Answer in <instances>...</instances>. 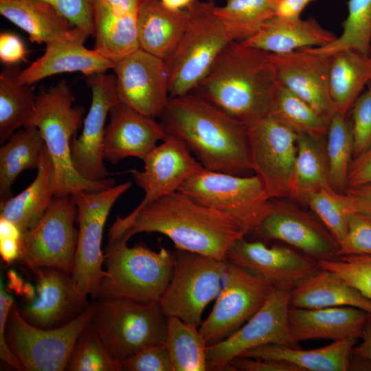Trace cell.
<instances>
[{
  "mask_svg": "<svg viewBox=\"0 0 371 371\" xmlns=\"http://www.w3.org/2000/svg\"><path fill=\"white\" fill-rule=\"evenodd\" d=\"M141 232L168 237L177 249L226 260L227 253L245 236L229 216L199 204L177 190L142 207L124 217L117 216L109 229V240H128Z\"/></svg>",
  "mask_w": 371,
  "mask_h": 371,
  "instance_id": "1",
  "label": "cell"
},
{
  "mask_svg": "<svg viewBox=\"0 0 371 371\" xmlns=\"http://www.w3.org/2000/svg\"><path fill=\"white\" fill-rule=\"evenodd\" d=\"M159 119L167 134L180 139L205 169L253 172L247 126L204 98L192 92L170 97Z\"/></svg>",
  "mask_w": 371,
  "mask_h": 371,
  "instance_id": "2",
  "label": "cell"
},
{
  "mask_svg": "<svg viewBox=\"0 0 371 371\" xmlns=\"http://www.w3.org/2000/svg\"><path fill=\"white\" fill-rule=\"evenodd\" d=\"M277 83L271 53L233 41L191 92L248 126L268 114Z\"/></svg>",
  "mask_w": 371,
  "mask_h": 371,
  "instance_id": "3",
  "label": "cell"
},
{
  "mask_svg": "<svg viewBox=\"0 0 371 371\" xmlns=\"http://www.w3.org/2000/svg\"><path fill=\"white\" fill-rule=\"evenodd\" d=\"M74 98L66 82L41 90L31 126L40 131L54 169L55 196L72 195L80 191H98L115 185L112 178L88 180L76 170L71 144L82 122L85 109L73 106Z\"/></svg>",
  "mask_w": 371,
  "mask_h": 371,
  "instance_id": "4",
  "label": "cell"
},
{
  "mask_svg": "<svg viewBox=\"0 0 371 371\" xmlns=\"http://www.w3.org/2000/svg\"><path fill=\"white\" fill-rule=\"evenodd\" d=\"M127 242L109 240L104 252L105 276L95 297L159 303L172 277L174 251L161 247L155 251L142 242L130 247Z\"/></svg>",
  "mask_w": 371,
  "mask_h": 371,
  "instance_id": "5",
  "label": "cell"
},
{
  "mask_svg": "<svg viewBox=\"0 0 371 371\" xmlns=\"http://www.w3.org/2000/svg\"><path fill=\"white\" fill-rule=\"evenodd\" d=\"M215 7L212 0H195L186 8L190 12L187 27L174 52L164 60L170 97L191 92L233 41L215 14Z\"/></svg>",
  "mask_w": 371,
  "mask_h": 371,
  "instance_id": "6",
  "label": "cell"
},
{
  "mask_svg": "<svg viewBox=\"0 0 371 371\" xmlns=\"http://www.w3.org/2000/svg\"><path fill=\"white\" fill-rule=\"evenodd\" d=\"M91 323L111 357L122 363L142 348L165 344L168 317L159 303L99 299Z\"/></svg>",
  "mask_w": 371,
  "mask_h": 371,
  "instance_id": "7",
  "label": "cell"
},
{
  "mask_svg": "<svg viewBox=\"0 0 371 371\" xmlns=\"http://www.w3.org/2000/svg\"><path fill=\"white\" fill-rule=\"evenodd\" d=\"M179 191L195 202L232 217L245 236L252 233L267 214L270 200L256 175H236L203 168L185 181Z\"/></svg>",
  "mask_w": 371,
  "mask_h": 371,
  "instance_id": "8",
  "label": "cell"
},
{
  "mask_svg": "<svg viewBox=\"0 0 371 371\" xmlns=\"http://www.w3.org/2000/svg\"><path fill=\"white\" fill-rule=\"evenodd\" d=\"M94 311L95 302L65 326L41 328L28 323L14 304L4 323L7 344L25 371L66 370L74 346L91 323Z\"/></svg>",
  "mask_w": 371,
  "mask_h": 371,
  "instance_id": "9",
  "label": "cell"
},
{
  "mask_svg": "<svg viewBox=\"0 0 371 371\" xmlns=\"http://www.w3.org/2000/svg\"><path fill=\"white\" fill-rule=\"evenodd\" d=\"M174 256L172 277L159 303L167 317L199 328L205 306L220 291L227 262L177 249Z\"/></svg>",
  "mask_w": 371,
  "mask_h": 371,
  "instance_id": "10",
  "label": "cell"
},
{
  "mask_svg": "<svg viewBox=\"0 0 371 371\" xmlns=\"http://www.w3.org/2000/svg\"><path fill=\"white\" fill-rule=\"evenodd\" d=\"M132 186L126 181L98 191L73 194L76 205L78 236L71 276L87 295L95 297L105 276L102 240L105 223L117 200Z\"/></svg>",
  "mask_w": 371,
  "mask_h": 371,
  "instance_id": "11",
  "label": "cell"
},
{
  "mask_svg": "<svg viewBox=\"0 0 371 371\" xmlns=\"http://www.w3.org/2000/svg\"><path fill=\"white\" fill-rule=\"evenodd\" d=\"M76 205L71 195L54 196L41 221L22 233L18 260L30 270L54 267L71 275L78 230Z\"/></svg>",
  "mask_w": 371,
  "mask_h": 371,
  "instance_id": "12",
  "label": "cell"
},
{
  "mask_svg": "<svg viewBox=\"0 0 371 371\" xmlns=\"http://www.w3.org/2000/svg\"><path fill=\"white\" fill-rule=\"evenodd\" d=\"M227 262L223 286L199 328L207 346L238 330L262 306L274 286L245 268Z\"/></svg>",
  "mask_w": 371,
  "mask_h": 371,
  "instance_id": "13",
  "label": "cell"
},
{
  "mask_svg": "<svg viewBox=\"0 0 371 371\" xmlns=\"http://www.w3.org/2000/svg\"><path fill=\"white\" fill-rule=\"evenodd\" d=\"M253 172L270 199L290 196L297 133L268 114L247 126Z\"/></svg>",
  "mask_w": 371,
  "mask_h": 371,
  "instance_id": "14",
  "label": "cell"
},
{
  "mask_svg": "<svg viewBox=\"0 0 371 371\" xmlns=\"http://www.w3.org/2000/svg\"><path fill=\"white\" fill-rule=\"evenodd\" d=\"M291 289L273 286L262 306L238 330L225 340L207 346L208 370H227L233 358L262 345L277 344L297 348L288 327Z\"/></svg>",
  "mask_w": 371,
  "mask_h": 371,
  "instance_id": "15",
  "label": "cell"
},
{
  "mask_svg": "<svg viewBox=\"0 0 371 371\" xmlns=\"http://www.w3.org/2000/svg\"><path fill=\"white\" fill-rule=\"evenodd\" d=\"M121 104L148 117H159L168 102V75L164 60L141 48L115 63Z\"/></svg>",
  "mask_w": 371,
  "mask_h": 371,
  "instance_id": "16",
  "label": "cell"
},
{
  "mask_svg": "<svg viewBox=\"0 0 371 371\" xmlns=\"http://www.w3.org/2000/svg\"><path fill=\"white\" fill-rule=\"evenodd\" d=\"M254 232L262 239L284 242L316 260L339 258V244L324 225L280 199H271L267 214Z\"/></svg>",
  "mask_w": 371,
  "mask_h": 371,
  "instance_id": "17",
  "label": "cell"
},
{
  "mask_svg": "<svg viewBox=\"0 0 371 371\" xmlns=\"http://www.w3.org/2000/svg\"><path fill=\"white\" fill-rule=\"evenodd\" d=\"M91 103L80 136L73 138L71 157L77 172L85 179L99 181L111 175L104 164L105 122L110 110L120 103L115 76L105 73L87 76Z\"/></svg>",
  "mask_w": 371,
  "mask_h": 371,
  "instance_id": "18",
  "label": "cell"
},
{
  "mask_svg": "<svg viewBox=\"0 0 371 371\" xmlns=\"http://www.w3.org/2000/svg\"><path fill=\"white\" fill-rule=\"evenodd\" d=\"M36 294L19 311L30 324L41 328L65 326L81 315L91 304L87 295L71 275L54 267L33 270Z\"/></svg>",
  "mask_w": 371,
  "mask_h": 371,
  "instance_id": "19",
  "label": "cell"
},
{
  "mask_svg": "<svg viewBox=\"0 0 371 371\" xmlns=\"http://www.w3.org/2000/svg\"><path fill=\"white\" fill-rule=\"evenodd\" d=\"M226 260L242 267L274 286L292 289L299 280L320 269L317 260L293 249L268 247L262 241L238 239Z\"/></svg>",
  "mask_w": 371,
  "mask_h": 371,
  "instance_id": "20",
  "label": "cell"
},
{
  "mask_svg": "<svg viewBox=\"0 0 371 371\" xmlns=\"http://www.w3.org/2000/svg\"><path fill=\"white\" fill-rule=\"evenodd\" d=\"M143 161V170L128 171L144 192L137 207L177 191L185 181L204 168L180 139L170 135Z\"/></svg>",
  "mask_w": 371,
  "mask_h": 371,
  "instance_id": "21",
  "label": "cell"
},
{
  "mask_svg": "<svg viewBox=\"0 0 371 371\" xmlns=\"http://www.w3.org/2000/svg\"><path fill=\"white\" fill-rule=\"evenodd\" d=\"M278 82L320 114L335 112L329 91L330 56L305 47L289 53L272 54Z\"/></svg>",
  "mask_w": 371,
  "mask_h": 371,
  "instance_id": "22",
  "label": "cell"
},
{
  "mask_svg": "<svg viewBox=\"0 0 371 371\" xmlns=\"http://www.w3.org/2000/svg\"><path fill=\"white\" fill-rule=\"evenodd\" d=\"M90 34L76 27L68 38L45 44V53L23 70H19L17 80L32 84L55 74L80 71L86 76L105 73L113 69L115 63L97 51L89 49L84 43Z\"/></svg>",
  "mask_w": 371,
  "mask_h": 371,
  "instance_id": "23",
  "label": "cell"
},
{
  "mask_svg": "<svg viewBox=\"0 0 371 371\" xmlns=\"http://www.w3.org/2000/svg\"><path fill=\"white\" fill-rule=\"evenodd\" d=\"M109 116V123L105 128L103 157L113 164L127 157L143 160L168 135L155 118L144 115L120 102L110 110Z\"/></svg>",
  "mask_w": 371,
  "mask_h": 371,
  "instance_id": "24",
  "label": "cell"
},
{
  "mask_svg": "<svg viewBox=\"0 0 371 371\" xmlns=\"http://www.w3.org/2000/svg\"><path fill=\"white\" fill-rule=\"evenodd\" d=\"M370 313L352 306L303 308L289 306L288 327L292 341L361 338Z\"/></svg>",
  "mask_w": 371,
  "mask_h": 371,
  "instance_id": "25",
  "label": "cell"
},
{
  "mask_svg": "<svg viewBox=\"0 0 371 371\" xmlns=\"http://www.w3.org/2000/svg\"><path fill=\"white\" fill-rule=\"evenodd\" d=\"M337 36L323 28L313 17L306 19L274 16L268 19L243 44L280 54L305 47H317L332 43Z\"/></svg>",
  "mask_w": 371,
  "mask_h": 371,
  "instance_id": "26",
  "label": "cell"
},
{
  "mask_svg": "<svg viewBox=\"0 0 371 371\" xmlns=\"http://www.w3.org/2000/svg\"><path fill=\"white\" fill-rule=\"evenodd\" d=\"M189 19L188 8L172 10L159 0H144L137 16L139 48L165 60L177 47Z\"/></svg>",
  "mask_w": 371,
  "mask_h": 371,
  "instance_id": "27",
  "label": "cell"
},
{
  "mask_svg": "<svg viewBox=\"0 0 371 371\" xmlns=\"http://www.w3.org/2000/svg\"><path fill=\"white\" fill-rule=\"evenodd\" d=\"M54 169L45 145L37 174L19 194L1 201L0 217L16 225L23 233L41 221L55 196Z\"/></svg>",
  "mask_w": 371,
  "mask_h": 371,
  "instance_id": "28",
  "label": "cell"
},
{
  "mask_svg": "<svg viewBox=\"0 0 371 371\" xmlns=\"http://www.w3.org/2000/svg\"><path fill=\"white\" fill-rule=\"evenodd\" d=\"M290 306L303 308L352 306L371 314V300L325 269L299 280L291 289Z\"/></svg>",
  "mask_w": 371,
  "mask_h": 371,
  "instance_id": "29",
  "label": "cell"
},
{
  "mask_svg": "<svg viewBox=\"0 0 371 371\" xmlns=\"http://www.w3.org/2000/svg\"><path fill=\"white\" fill-rule=\"evenodd\" d=\"M358 339L351 337L335 340L329 345L311 350L269 344L249 349L239 356L286 361L299 367L302 371H347L350 356Z\"/></svg>",
  "mask_w": 371,
  "mask_h": 371,
  "instance_id": "30",
  "label": "cell"
},
{
  "mask_svg": "<svg viewBox=\"0 0 371 371\" xmlns=\"http://www.w3.org/2000/svg\"><path fill=\"white\" fill-rule=\"evenodd\" d=\"M0 13L25 31L32 43L47 44L67 38L76 27L41 0H0Z\"/></svg>",
  "mask_w": 371,
  "mask_h": 371,
  "instance_id": "31",
  "label": "cell"
},
{
  "mask_svg": "<svg viewBox=\"0 0 371 371\" xmlns=\"http://www.w3.org/2000/svg\"><path fill=\"white\" fill-rule=\"evenodd\" d=\"M137 16L119 12L104 0H93L94 49L115 63L139 48Z\"/></svg>",
  "mask_w": 371,
  "mask_h": 371,
  "instance_id": "32",
  "label": "cell"
},
{
  "mask_svg": "<svg viewBox=\"0 0 371 371\" xmlns=\"http://www.w3.org/2000/svg\"><path fill=\"white\" fill-rule=\"evenodd\" d=\"M330 56V98L335 111L347 116L371 81V54L344 49Z\"/></svg>",
  "mask_w": 371,
  "mask_h": 371,
  "instance_id": "33",
  "label": "cell"
},
{
  "mask_svg": "<svg viewBox=\"0 0 371 371\" xmlns=\"http://www.w3.org/2000/svg\"><path fill=\"white\" fill-rule=\"evenodd\" d=\"M297 146L289 198L305 204L314 192L333 188L322 138L298 133Z\"/></svg>",
  "mask_w": 371,
  "mask_h": 371,
  "instance_id": "34",
  "label": "cell"
},
{
  "mask_svg": "<svg viewBox=\"0 0 371 371\" xmlns=\"http://www.w3.org/2000/svg\"><path fill=\"white\" fill-rule=\"evenodd\" d=\"M45 142L36 126L24 127L14 133L0 148V198L12 196V186L24 170H37Z\"/></svg>",
  "mask_w": 371,
  "mask_h": 371,
  "instance_id": "35",
  "label": "cell"
},
{
  "mask_svg": "<svg viewBox=\"0 0 371 371\" xmlns=\"http://www.w3.org/2000/svg\"><path fill=\"white\" fill-rule=\"evenodd\" d=\"M18 67H5L0 74V142L4 144L21 127L31 126L36 95L31 85L20 83Z\"/></svg>",
  "mask_w": 371,
  "mask_h": 371,
  "instance_id": "36",
  "label": "cell"
},
{
  "mask_svg": "<svg viewBox=\"0 0 371 371\" xmlns=\"http://www.w3.org/2000/svg\"><path fill=\"white\" fill-rule=\"evenodd\" d=\"M268 115L296 133L323 138L327 134L330 117L316 111L303 99L278 82Z\"/></svg>",
  "mask_w": 371,
  "mask_h": 371,
  "instance_id": "37",
  "label": "cell"
},
{
  "mask_svg": "<svg viewBox=\"0 0 371 371\" xmlns=\"http://www.w3.org/2000/svg\"><path fill=\"white\" fill-rule=\"evenodd\" d=\"M277 0H226L214 12L234 41L254 36L262 25L276 15Z\"/></svg>",
  "mask_w": 371,
  "mask_h": 371,
  "instance_id": "38",
  "label": "cell"
},
{
  "mask_svg": "<svg viewBox=\"0 0 371 371\" xmlns=\"http://www.w3.org/2000/svg\"><path fill=\"white\" fill-rule=\"evenodd\" d=\"M165 344L174 371H206L207 344L198 327L175 317H168Z\"/></svg>",
  "mask_w": 371,
  "mask_h": 371,
  "instance_id": "39",
  "label": "cell"
},
{
  "mask_svg": "<svg viewBox=\"0 0 371 371\" xmlns=\"http://www.w3.org/2000/svg\"><path fill=\"white\" fill-rule=\"evenodd\" d=\"M327 135L326 151L330 185L335 191L345 192L353 159L350 122L346 116L335 111L330 117Z\"/></svg>",
  "mask_w": 371,
  "mask_h": 371,
  "instance_id": "40",
  "label": "cell"
},
{
  "mask_svg": "<svg viewBox=\"0 0 371 371\" xmlns=\"http://www.w3.org/2000/svg\"><path fill=\"white\" fill-rule=\"evenodd\" d=\"M343 31L332 43L311 47L316 53L330 56L344 49L371 54V0H348Z\"/></svg>",
  "mask_w": 371,
  "mask_h": 371,
  "instance_id": "41",
  "label": "cell"
},
{
  "mask_svg": "<svg viewBox=\"0 0 371 371\" xmlns=\"http://www.w3.org/2000/svg\"><path fill=\"white\" fill-rule=\"evenodd\" d=\"M305 204L315 212L339 244L347 232L350 216L357 212L351 196L346 192L322 189L311 194Z\"/></svg>",
  "mask_w": 371,
  "mask_h": 371,
  "instance_id": "42",
  "label": "cell"
},
{
  "mask_svg": "<svg viewBox=\"0 0 371 371\" xmlns=\"http://www.w3.org/2000/svg\"><path fill=\"white\" fill-rule=\"evenodd\" d=\"M66 370L121 371L122 366L109 353L91 322L79 336Z\"/></svg>",
  "mask_w": 371,
  "mask_h": 371,
  "instance_id": "43",
  "label": "cell"
},
{
  "mask_svg": "<svg viewBox=\"0 0 371 371\" xmlns=\"http://www.w3.org/2000/svg\"><path fill=\"white\" fill-rule=\"evenodd\" d=\"M317 262L320 269L335 274L371 300V256H341Z\"/></svg>",
  "mask_w": 371,
  "mask_h": 371,
  "instance_id": "44",
  "label": "cell"
},
{
  "mask_svg": "<svg viewBox=\"0 0 371 371\" xmlns=\"http://www.w3.org/2000/svg\"><path fill=\"white\" fill-rule=\"evenodd\" d=\"M350 113L354 159L371 146V81L353 104Z\"/></svg>",
  "mask_w": 371,
  "mask_h": 371,
  "instance_id": "45",
  "label": "cell"
},
{
  "mask_svg": "<svg viewBox=\"0 0 371 371\" xmlns=\"http://www.w3.org/2000/svg\"><path fill=\"white\" fill-rule=\"evenodd\" d=\"M339 255L371 256V219L359 212L352 214L347 232L339 244Z\"/></svg>",
  "mask_w": 371,
  "mask_h": 371,
  "instance_id": "46",
  "label": "cell"
},
{
  "mask_svg": "<svg viewBox=\"0 0 371 371\" xmlns=\"http://www.w3.org/2000/svg\"><path fill=\"white\" fill-rule=\"evenodd\" d=\"M126 371H174L165 344L146 346L121 363Z\"/></svg>",
  "mask_w": 371,
  "mask_h": 371,
  "instance_id": "47",
  "label": "cell"
},
{
  "mask_svg": "<svg viewBox=\"0 0 371 371\" xmlns=\"http://www.w3.org/2000/svg\"><path fill=\"white\" fill-rule=\"evenodd\" d=\"M53 6L74 26L93 36V0H41Z\"/></svg>",
  "mask_w": 371,
  "mask_h": 371,
  "instance_id": "48",
  "label": "cell"
},
{
  "mask_svg": "<svg viewBox=\"0 0 371 371\" xmlns=\"http://www.w3.org/2000/svg\"><path fill=\"white\" fill-rule=\"evenodd\" d=\"M14 300L5 291L2 278L0 281V358L12 368L23 371L24 368L17 357L12 352L5 337L4 323L7 319Z\"/></svg>",
  "mask_w": 371,
  "mask_h": 371,
  "instance_id": "49",
  "label": "cell"
},
{
  "mask_svg": "<svg viewBox=\"0 0 371 371\" xmlns=\"http://www.w3.org/2000/svg\"><path fill=\"white\" fill-rule=\"evenodd\" d=\"M227 370L241 371H302V370L286 361L257 359L243 356L233 358L227 366Z\"/></svg>",
  "mask_w": 371,
  "mask_h": 371,
  "instance_id": "50",
  "label": "cell"
},
{
  "mask_svg": "<svg viewBox=\"0 0 371 371\" xmlns=\"http://www.w3.org/2000/svg\"><path fill=\"white\" fill-rule=\"evenodd\" d=\"M27 50L22 40L16 34L3 32L0 34V59L8 65H12L24 60Z\"/></svg>",
  "mask_w": 371,
  "mask_h": 371,
  "instance_id": "51",
  "label": "cell"
},
{
  "mask_svg": "<svg viewBox=\"0 0 371 371\" xmlns=\"http://www.w3.org/2000/svg\"><path fill=\"white\" fill-rule=\"evenodd\" d=\"M371 183V146L352 159L348 175V187Z\"/></svg>",
  "mask_w": 371,
  "mask_h": 371,
  "instance_id": "52",
  "label": "cell"
},
{
  "mask_svg": "<svg viewBox=\"0 0 371 371\" xmlns=\"http://www.w3.org/2000/svg\"><path fill=\"white\" fill-rule=\"evenodd\" d=\"M345 192L352 198L357 212L371 219V183L347 188Z\"/></svg>",
  "mask_w": 371,
  "mask_h": 371,
  "instance_id": "53",
  "label": "cell"
},
{
  "mask_svg": "<svg viewBox=\"0 0 371 371\" xmlns=\"http://www.w3.org/2000/svg\"><path fill=\"white\" fill-rule=\"evenodd\" d=\"M316 0H277L276 15L285 18L297 19L305 8Z\"/></svg>",
  "mask_w": 371,
  "mask_h": 371,
  "instance_id": "54",
  "label": "cell"
},
{
  "mask_svg": "<svg viewBox=\"0 0 371 371\" xmlns=\"http://www.w3.org/2000/svg\"><path fill=\"white\" fill-rule=\"evenodd\" d=\"M0 254L2 260L8 265L18 261L21 255V239L0 238Z\"/></svg>",
  "mask_w": 371,
  "mask_h": 371,
  "instance_id": "55",
  "label": "cell"
},
{
  "mask_svg": "<svg viewBox=\"0 0 371 371\" xmlns=\"http://www.w3.org/2000/svg\"><path fill=\"white\" fill-rule=\"evenodd\" d=\"M361 339V343L355 346L352 352L371 360V314L364 324Z\"/></svg>",
  "mask_w": 371,
  "mask_h": 371,
  "instance_id": "56",
  "label": "cell"
},
{
  "mask_svg": "<svg viewBox=\"0 0 371 371\" xmlns=\"http://www.w3.org/2000/svg\"><path fill=\"white\" fill-rule=\"evenodd\" d=\"M115 10L133 15H137L139 9L144 0H104Z\"/></svg>",
  "mask_w": 371,
  "mask_h": 371,
  "instance_id": "57",
  "label": "cell"
},
{
  "mask_svg": "<svg viewBox=\"0 0 371 371\" xmlns=\"http://www.w3.org/2000/svg\"><path fill=\"white\" fill-rule=\"evenodd\" d=\"M22 232L19 227L12 222L0 217V238H13L21 239Z\"/></svg>",
  "mask_w": 371,
  "mask_h": 371,
  "instance_id": "58",
  "label": "cell"
},
{
  "mask_svg": "<svg viewBox=\"0 0 371 371\" xmlns=\"http://www.w3.org/2000/svg\"><path fill=\"white\" fill-rule=\"evenodd\" d=\"M371 370V360L351 353L349 358L348 370Z\"/></svg>",
  "mask_w": 371,
  "mask_h": 371,
  "instance_id": "59",
  "label": "cell"
},
{
  "mask_svg": "<svg viewBox=\"0 0 371 371\" xmlns=\"http://www.w3.org/2000/svg\"><path fill=\"white\" fill-rule=\"evenodd\" d=\"M167 8L172 10H182L188 8L195 0H159Z\"/></svg>",
  "mask_w": 371,
  "mask_h": 371,
  "instance_id": "60",
  "label": "cell"
}]
</instances>
